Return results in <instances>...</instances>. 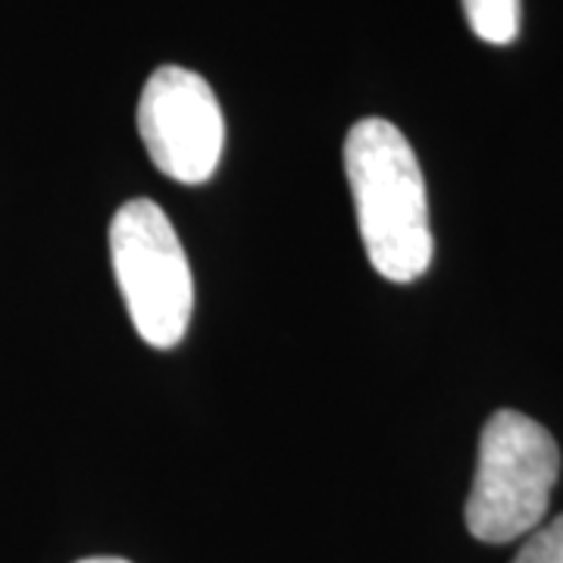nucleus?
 Wrapping results in <instances>:
<instances>
[{
	"label": "nucleus",
	"mask_w": 563,
	"mask_h": 563,
	"mask_svg": "<svg viewBox=\"0 0 563 563\" xmlns=\"http://www.w3.org/2000/svg\"><path fill=\"white\" fill-rule=\"evenodd\" d=\"M344 176L373 269L388 282H413L432 263L429 198L420 161L388 120H361L344 139Z\"/></svg>",
	"instance_id": "f257e3e1"
},
{
	"label": "nucleus",
	"mask_w": 563,
	"mask_h": 563,
	"mask_svg": "<svg viewBox=\"0 0 563 563\" xmlns=\"http://www.w3.org/2000/svg\"><path fill=\"white\" fill-rule=\"evenodd\" d=\"M561 476V451L542 422L498 410L483 426L479 461L466 498V529L504 544L539 529Z\"/></svg>",
	"instance_id": "f03ea898"
},
{
	"label": "nucleus",
	"mask_w": 563,
	"mask_h": 563,
	"mask_svg": "<svg viewBox=\"0 0 563 563\" xmlns=\"http://www.w3.org/2000/svg\"><path fill=\"white\" fill-rule=\"evenodd\" d=\"M110 261L135 332L157 351L176 347L191 322L195 282L179 235L157 203L135 198L113 213Z\"/></svg>",
	"instance_id": "7ed1b4c3"
},
{
	"label": "nucleus",
	"mask_w": 563,
	"mask_h": 563,
	"mask_svg": "<svg viewBox=\"0 0 563 563\" xmlns=\"http://www.w3.org/2000/svg\"><path fill=\"white\" fill-rule=\"evenodd\" d=\"M139 132L151 163L181 185H201L220 166L225 144L220 101L191 69L161 66L151 73L139 101Z\"/></svg>",
	"instance_id": "20e7f679"
},
{
	"label": "nucleus",
	"mask_w": 563,
	"mask_h": 563,
	"mask_svg": "<svg viewBox=\"0 0 563 563\" xmlns=\"http://www.w3.org/2000/svg\"><path fill=\"white\" fill-rule=\"evenodd\" d=\"M476 38L488 44H514L520 35V0H461Z\"/></svg>",
	"instance_id": "39448f33"
},
{
	"label": "nucleus",
	"mask_w": 563,
	"mask_h": 563,
	"mask_svg": "<svg viewBox=\"0 0 563 563\" xmlns=\"http://www.w3.org/2000/svg\"><path fill=\"white\" fill-rule=\"evenodd\" d=\"M514 563H563V514L542 529H532Z\"/></svg>",
	"instance_id": "423d86ee"
},
{
	"label": "nucleus",
	"mask_w": 563,
	"mask_h": 563,
	"mask_svg": "<svg viewBox=\"0 0 563 563\" xmlns=\"http://www.w3.org/2000/svg\"><path fill=\"white\" fill-rule=\"evenodd\" d=\"M79 563H132V561H122V558H88V561Z\"/></svg>",
	"instance_id": "0eeeda50"
}]
</instances>
